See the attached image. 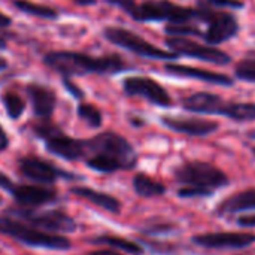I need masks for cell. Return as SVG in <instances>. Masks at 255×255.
<instances>
[{
	"label": "cell",
	"instance_id": "obj_1",
	"mask_svg": "<svg viewBox=\"0 0 255 255\" xmlns=\"http://www.w3.org/2000/svg\"><path fill=\"white\" fill-rule=\"evenodd\" d=\"M85 164L102 173L130 170L136 166L137 155L130 142L114 133L105 131L85 140Z\"/></svg>",
	"mask_w": 255,
	"mask_h": 255
},
{
	"label": "cell",
	"instance_id": "obj_2",
	"mask_svg": "<svg viewBox=\"0 0 255 255\" xmlns=\"http://www.w3.org/2000/svg\"><path fill=\"white\" fill-rule=\"evenodd\" d=\"M43 61L48 67L63 75V78L82 76L88 73L112 75L127 67V64L120 55L91 57V55H87L82 52H73V51L48 52Z\"/></svg>",
	"mask_w": 255,
	"mask_h": 255
},
{
	"label": "cell",
	"instance_id": "obj_3",
	"mask_svg": "<svg viewBox=\"0 0 255 255\" xmlns=\"http://www.w3.org/2000/svg\"><path fill=\"white\" fill-rule=\"evenodd\" d=\"M108 3L123 9L133 19L140 22L167 21V22H188L199 21V9L184 7L169 0H146L136 3L134 0H106Z\"/></svg>",
	"mask_w": 255,
	"mask_h": 255
},
{
	"label": "cell",
	"instance_id": "obj_4",
	"mask_svg": "<svg viewBox=\"0 0 255 255\" xmlns=\"http://www.w3.org/2000/svg\"><path fill=\"white\" fill-rule=\"evenodd\" d=\"M187 111L196 114L224 115L235 121H255V103L229 102L212 93H196L182 99Z\"/></svg>",
	"mask_w": 255,
	"mask_h": 255
},
{
	"label": "cell",
	"instance_id": "obj_5",
	"mask_svg": "<svg viewBox=\"0 0 255 255\" xmlns=\"http://www.w3.org/2000/svg\"><path fill=\"white\" fill-rule=\"evenodd\" d=\"M0 235L9 236L18 242H22L30 247H37V248L58 250V251H66L72 248L70 241L67 238L60 236V235L45 233L33 226L18 223L13 218L0 217Z\"/></svg>",
	"mask_w": 255,
	"mask_h": 255
},
{
	"label": "cell",
	"instance_id": "obj_6",
	"mask_svg": "<svg viewBox=\"0 0 255 255\" xmlns=\"http://www.w3.org/2000/svg\"><path fill=\"white\" fill-rule=\"evenodd\" d=\"M175 178L185 187H194L208 191H214L215 188H221L229 184V178L223 170L205 161H188L181 164L175 170Z\"/></svg>",
	"mask_w": 255,
	"mask_h": 255
},
{
	"label": "cell",
	"instance_id": "obj_7",
	"mask_svg": "<svg viewBox=\"0 0 255 255\" xmlns=\"http://www.w3.org/2000/svg\"><path fill=\"white\" fill-rule=\"evenodd\" d=\"M103 36L106 40H109L111 43L121 46L127 51H131L140 57L145 58H152V60H176L179 55L172 52V51H164L152 43H149L148 40H145L143 37H140L139 34L121 28V27H106L103 28Z\"/></svg>",
	"mask_w": 255,
	"mask_h": 255
},
{
	"label": "cell",
	"instance_id": "obj_8",
	"mask_svg": "<svg viewBox=\"0 0 255 255\" xmlns=\"http://www.w3.org/2000/svg\"><path fill=\"white\" fill-rule=\"evenodd\" d=\"M199 9V21L208 22V30L203 33V39L208 45H220L235 37L239 31L238 19L230 12L214 10L208 6H200Z\"/></svg>",
	"mask_w": 255,
	"mask_h": 255
},
{
	"label": "cell",
	"instance_id": "obj_9",
	"mask_svg": "<svg viewBox=\"0 0 255 255\" xmlns=\"http://www.w3.org/2000/svg\"><path fill=\"white\" fill-rule=\"evenodd\" d=\"M166 45L178 55H187L214 64H229L232 61V57L224 51L214 48L212 45H202L184 36H169L166 39Z\"/></svg>",
	"mask_w": 255,
	"mask_h": 255
},
{
	"label": "cell",
	"instance_id": "obj_10",
	"mask_svg": "<svg viewBox=\"0 0 255 255\" xmlns=\"http://www.w3.org/2000/svg\"><path fill=\"white\" fill-rule=\"evenodd\" d=\"M123 90L130 97H142L157 106L167 108L172 105L169 93L154 79L146 76H130L123 82Z\"/></svg>",
	"mask_w": 255,
	"mask_h": 255
},
{
	"label": "cell",
	"instance_id": "obj_11",
	"mask_svg": "<svg viewBox=\"0 0 255 255\" xmlns=\"http://www.w3.org/2000/svg\"><path fill=\"white\" fill-rule=\"evenodd\" d=\"M19 218L27 221L30 226L39 229V230H48L55 233H72L76 230V223L72 217L61 211H49L42 214H34L31 211H15Z\"/></svg>",
	"mask_w": 255,
	"mask_h": 255
},
{
	"label": "cell",
	"instance_id": "obj_12",
	"mask_svg": "<svg viewBox=\"0 0 255 255\" xmlns=\"http://www.w3.org/2000/svg\"><path fill=\"white\" fill-rule=\"evenodd\" d=\"M18 166H19L21 173L25 178L33 179L36 182H42V184H52L58 178H66V179L75 178V175L64 172L61 169H57L54 164H51L39 157H33V155L21 158Z\"/></svg>",
	"mask_w": 255,
	"mask_h": 255
},
{
	"label": "cell",
	"instance_id": "obj_13",
	"mask_svg": "<svg viewBox=\"0 0 255 255\" xmlns=\"http://www.w3.org/2000/svg\"><path fill=\"white\" fill-rule=\"evenodd\" d=\"M193 242L199 247L215 250H241L255 242V235L251 233H206L193 238Z\"/></svg>",
	"mask_w": 255,
	"mask_h": 255
},
{
	"label": "cell",
	"instance_id": "obj_14",
	"mask_svg": "<svg viewBox=\"0 0 255 255\" xmlns=\"http://www.w3.org/2000/svg\"><path fill=\"white\" fill-rule=\"evenodd\" d=\"M46 149L64 160L69 161H76V160H84L85 154V140L73 139L66 136L60 128L55 130L51 136L45 139Z\"/></svg>",
	"mask_w": 255,
	"mask_h": 255
},
{
	"label": "cell",
	"instance_id": "obj_15",
	"mask_svg": "<svg viewBox=\"0 0 255 255\" xmlns=\"http://www.w3.org/2000/svg\"><path fill=\"white\" fill-rule=\"evenodd\" d=\"M161 123L182 134L188 136H208L218 130V123L211 120H202V118H179V117H163Z\"/></svg>",
	"mask_w": 255,
	"mask_h": 255
},
{
	"label": "cell",
	"instance_id": "obj_16",
	"mask_svg": "<svg viewBox=\"0 0 255 255\" xmlns=\"http://www.w3.org/2000/svg\"><path fill=\"white\" fill-rule=\"evenodd\" d=\"M10 194L22 208H37L57 200V191L40 185H13Z\"/></svg>",
	"mask_w": 255,
	"mask_h": 255
},
{
	"label": "cell",
	"instance_id": "obj_17",
	"mask_svg": "<svg viewBox=\"0 0 255 255\" xmlns=\"http://www.w3.org/2000/svg\"><path fill=\"white\" fill-rule=\"evenodd\" d=\"M25 91H27L28 99L31 102L34 115L39 118H43V120L49 118L55 109V105H57L55 93L49 87H45V85L36 84V82L28 84Z\"/></svg>",
	"mask_w": 255,
	"mask_h": 255
},
{
	"label": "cell",
	"instance_id": "obj_18",
	"mask_svg": "<svg viewBox=\"0 0 255 255\" xmlns=\"http://www.w3.org/2000/svg\"><path fill=\"white\" fill-rule=\"evenodd\" d=\"M166 70L170 75H175V76L200 79V81H205V82H209V84H214V85H224V87H232L233 85V79L230 76L218 73V72H211V70L199 69V67L169 63V64H166Z\"/></svg>",
	"mask_w": 255,
	"mask_h": 255
},
{
	"label": "cell",
	"instance_id": "obj_19",
	"mask_svg": "<svg viewBox=\"0 0 255 255\" xmlns=\"http://www.w3.org/2000/svg\"><path fill=\"white\" fill-rule=\"evenodd\" d=\"M70 191H72V194L82 197V199L91 202L93 205H96V206H99L108 212L118 214L121 211V203L115 197H112L106 193H100V191H96V190H91L87 187H73Z\"/></svg>",
	"mask_w": 255,
	"mask_h": 255
},
{
	"label": "cell",
	"instance_id": "obj_20",
	"mask_svg": "<svg viewBox=\"0 0 255 255\" xmlns=\"http://www.w3.org/2000/svg\"><path fill=\"white\" fill-rule=\"evenodd\" d=\"M250 209H255V188L230 196L220 205L218 212L232 214V212H241V211H250Z\"/></svg>",
	"mask_w": 255,
	"mask_h": 255
},
{
	"label": "cell",
	"instance_id": "obj_21",
	"mask_svg": "<svg viewBox=\"0 0 255 255\" xmlns=\"http://www.w3.org/2000/svg\"><path fill=\"white\" fill-rule=\"evenodd\" d=\"M133 187H134V191L140 196V197H157V196H161L166 193V187L157 181H154L152 178L143 175V173H139L133 178Z\"/></svg>",
	"mask_w": 255,
	"mask_h": 255
},
{
	"label": "cell",
	"instance_id": "obj_22",
	"mask_svg": "<svg viewBox=\"0 0 255 255\" xmlns=\"http://www.w3.org/2000/svg\"><path fill=\"white\" fill-rule=\"evenodd\" d=\"M12 4L18 10H21L27 15H31V16H37V18H43V19H57L58 18V12L55 9L45 6V4L30 1V0H13Z\"/></svg>",
	"mask_w": 255,
	"mask_h": 255
},
{
	"label": "cell",
	"instance_id": "obj_23",
	"mask_svg": "<svg viewBox=\"0 0 255 255\" xmlns=\"http://www.w3.org/2000/svg\"><path fill=\"white\" fill-rule=\"evenodd\" d=\"M94 244H100V245H109V247H114V248H118L121 251H126L128 254L133 255H140L143 253L142 247L134 244V242H130L127 239H123V238H115V236H99L96 239H93Z\"/></svg>",
	"mask_w": 255,
	"mask_h": 255
},
{
	"label": "cell",
	"instance_id": "obj_24",
	"mask_svg": "<svg viewBox=\"0 0 255 255\" xmlns=\"http://www.w3.org/2000/svg\"><path fill=\"white\" fill-rule=\"evenodd\" d=\"M1 103L10 120H18L25 111L24 100L16 93H12V91H4L1 94Z\"/></svg>",
	"mask_w": 255,
	"mask_h": 255
},
{
	"label": "cell",
	"instance_id": "obj_25",
	"mask_svg": "<svg viewBox=\"0 0 255 255\" xmlns=\"http://www.w3.org/2000/svg\"><path fill=\"white\" fill-rule=\"evenodd\" d=\"M78 117L93 128H99L103 123L102 112L97 106L90 103H81L78 106Z\"/></svg>",
	"mask_w": 255,
	"mask_h": 255
},
{
	"label": "cell",
	"instance_id": "obj_26",
	"mask_svg": "<svg viewBox=\"0 0 255 255\" xmlns=\"http://www.w3.org/2000/svg\"><path fill=\"white\" fill-rule=\"evenodd\" d=\"M166 33L170 36H202L203 37V31L199 27H196L193 21L169 22V25H166Z\"/></svg>",
	"mask_w": 255,
	"mask_h": 255
},
{
	"label": "cell",
	"instance_id": "obj_27",
	"mask_svg": "<svg viewBox=\"0 0 255 255\" xmlns=\"http://www.w3.org/2000/svg\"><path fill=\"white\" fill-rule=\"evenodd\" d=\"M236 76L244 81L255 82V63H248V61L241 63L236 67Z\"/></svg>",
	"mask_w": 255,
	"mask_h": 255
},
{
	"label": "cell",
	"instance_id": "obj_28",
	"mask_svg": "<svg viewBox=\"0 0 255 255\" xmlns=\"http://www.w3.org/2000/svg\"><path fill=\"white\" fill-rule=\"evenodd\" d=\"M181 197H208L212 194V191L202 190V188H194V187H185L178 191Z\"/></svg>",
	"mask_w": 255,
	"mask_h": 255
},
{
	"label": "cell",
	"instance_id": "obj_29",
	"mask_svg": "<svg viewBox=\"0 0 255 255\" xmlns=\"http://www.w3.org/2000/svg\"><path fill=\"white\" fill-rule=\"evenodd\" d=\"M211 6H218V7H233V9H241L244 7V1L241 0H206Z\"/></svg>",
	"mask_w": 255,
	"mask_h": 255
},
{
	"label": "cell",
	"instance_id": "obj_30",
	"mask_svg": "<svg viewBox=\"0 0 255 255\" xmlns=\"http://www.w3.org/2000/svg\"><path fill=\"white\" fill-rule=\"evenodd\" d=\"M63 82H64V87L67 88V91L72 93V96H75V97H78V99L82 97V91H81L76 85H73V82H70L69 78H63Z\"/></svg>",
	"mask_w": 255,
	"mask_h": 255
},
{
	"label": "cell",
	"instance_id": "obj_31",
	"mask_svg": "<svg viewBox=\"0 0 255 255\" xmlns=\"http://www.w3.org/2000/svg\"><path fill=\"white\" fill-rule=\"evenodd\" d=\"M13 185H15V184H13L3 172H0V188L4 190V191H7V193H10L12 188H13Z\"/></svg>",
	"mask_w": 255,
	"mask_h": 255
},
{
	"label": "cell",
	"instance_id": "obj_32",
	"mask_svg": "<svg viewBox=\"0 0 255 255\" xmlns=\"http://www.w3.org/2000/svg\"><path fill=\"white\" fill-rule=\"evenodd\" d=\"M238 224L242 227H255V214L254 215H244L238 220Z\"/></svg>",
	"mask_w": 255,
	"mask_h": 255
},
{
	"label": "cell",
	"instance_id": "obj_33",
	"mask_svg": "<svg viewBox=\"0 0 255 255\" xmlns=\"http://www.w3.org/2000/svg\"><path fill=\"white\" fill-rule=\"evenodd\" d=\"M7 145H9V139H7V134H6V131H4V128L0 126V152L1 151H4L6 148H7Z\"/></svg>",
	"mask_w": 255,
	"mask_h": 255
},
{
	"label": "cell",
	"instance_id": "obj_34",
	"mask_svg": "<svg viewBox=\"0 0 255 255\" xmlns=\"http://www.w3.org/2000/svg\"><path fill=\"white\" fill-rule=\"evenodd\" d=\"M10 22H12V19H10L7 15H4L3 12H0V28H6V27H9V25H10Z\"/></svg>",
	"mask_w": 255,
	"mask_h": 255
},
{
	"label": "cell",
	"instance_id": "obj_35",
	"mask_svg": "<svg viewBox=\"0 0 255 255\" xmlns=\"http://www.w3.org/2000/svg\"><path fill=\"white\" fill-rule=\"evenodd\" d=\"M87 255H121L115 251H109V250H102V251H94V253H90Z\"/></svg>",
	"mask_w": 255,
	"mask_h": 255
},
{
	"label": "cell",
	"instance_id": "obj_36",
	"mask_svg": "<svg viewBox=\"0 0 255 255\" xmlns=\"http://www.w3.org/2000/svg\"><path fill=\"white\" fill-rule=\"evenodd\" d=\"M78 4H84V6H90V4H96L97 0H73Z\"/></svg>",
	"mask_w": 255,
	"mask_h": 255
},
{
	"label": "cell",
	"instance_id": "obj_37",
	"mask_svg": "<svg viewBox=\"0 0 255 255\" xmlns=\"http://www.w3.org/2000/svg\"><path fill=\"white\" fill-rule=\"evenodd\" d=\"M7 67V61L3 58V57H0V70H3V69H6Z\"/></svg>",
	"mask_w": 255,
	"mask_h": 255
},
{
	"label": "cell",
	"instance_id": "obj_38",
	"mask_svg": "<svg viewBox=\"0 0 255 255\" xmlns=\"http://www.w3.org/2000/svg\"><path fill=\"white\" fill-rule=\"evenodd\" d=\"M1 48H6V40L3 37H0V49Z\"/></svg>",
	"mask_w": 255,
	"mask_h": 255
},
{
	"label": "cell",
	"instance_id": "obj_39",
	"mask_svg": "<svg viewBox=\"0 0 255 255\" xmlns=\"http://www.w3.org/2000/svg\"><path fill=\"white\" fill-rule=\"evenodd\" d=\"M253 152H254V155H255V146H254V148H253Z\"/></svg>",
	"mask_w": 255,
	"mask_h": 255
},
{
	"label": "cell",
	"instance_id": "obj_40",
	"mask_svg": "<svg viewBox=\"0 0 255 255\" xmlns=\"http://www.w3.org/2000/svg\"><path fill=\"white\" fill-rule=\"evenodd\" d=\"M254 63H255V61H254Z\"/></svg>",
	"mask_w": 255,
	"mask_h": 255
}]
</instances>
